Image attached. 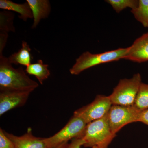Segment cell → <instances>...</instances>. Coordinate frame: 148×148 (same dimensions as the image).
Returning <instances> with one entry per match:
<instances>
[{"label":"cell","instance_id":"obj_21","mask_svg":"<svg viewBox=\"0 0 148 148\" xmlns=\"http://www.w3.org/2000/svg\"><path fill=\"white\" fill-rule=\"evenodd\" d=\"M138 122L148 125V109L140 112Z\"/></svg>","mask_w":148,"mask_h":148},{"label":"cell","instance_id":"obj_10","mask_svg":"<svg viewBox=\"0 0 148 148\" xmlns=\"http://www.w3.org/2000/svg\"><path fill=\"white\" fill-rule=\"evenodd\" d=\"M5 134L13 143L15 148H47L44 138L34 136L31 128H28L27 133L21 136L8 133L4 130Z\"/></svg>","mask_w":148,"mask_h":148},{"label":"cell","instance_id":"obj_12","mask_svg":"<svg viewBox=\"0 0 148 148\" xmlns=\"http://www.w3.org/2000/svg\"><path fill=\"white\" fill-rule=\"evenodd\" d=\"M0 8L17 12L20 15L19 18L24 21L33 18L32 10L27 1L24 3L18 4L10 0H0Z\"/></svg>","mask_w":148,"mask_h":148},{"label":"cell","instance_id":"obj_18","mask_svg":"<svg viewBox=\"0 0 148 148\" xmlns=\"http://www.w3.org/2000/svg\"><path fill=\"white\" fill-rule=\"evenodd\" d=\"M106 1L112 6L117 13L127 8L134 9L139 4V1L137 0H107Z\"/></svg>","mask_w":148,"mask_h":148},{"label":"cell","instance_id":"obj_22","mask_svg":"<svg viewBox=\"0 0 148 148\" xmlns=\"http://www.w3.org/2000/svg\"><path fill=\"white\" fill-rule=\"evenodd\" d=\"M69 142H65V143H61L58 145L56 146L55 147L51 148H66L67 145L69 144Z\"/></svg>","mask_w":148,"mask_h":148},{"label":"cell","instance_id":"obj_1","mask_svg":"<svg viewBox=\"0 0 148 148\" xmlns=\"http://www.w3.org/2000/svg\"><path fill=\"white\" fill-rule=\"evenodd\" d=\"M39 84L27 75L22 67L14 69L8 58L0 54V90L32 92Z\"/></svg>","mask_w":148,"mask_h":148},{"label":"cell","instance_id":"obj_9","mask_svg":"<svg viewBox=\"0 0 148 148\" xmlns=\"http://www.w3.org/2000/svg\"><path fill=\"white\" fill-rule=\"evenodd\" d=\"M123 59L142 63L148 61V32L135 40Z\"/></svg>","mask_w":148,"mask_h":148},{"label":"cell","instance_id":"obj_7","mask_svg":"<svg viewBox=\"0 0 148 148\" xmlns=\"http://www.w3.org/2000/svg\"><path fill=\"white\" fill-rule=\"evenodd\" d=\"M112 106L109 96L98 95L92 103L75 111L73 116L79 117L88 124L105 116Z\"/></svg>","mask_w":148,"mask_h":148},{"label":"cell","instance_id":"obj_17","mask_svg":"<svg viewBox=\"0 0 148 148\" xmlns=\"http://www.w3.org/2000/svg\"><path fill=\"white\" fill-rule=\"evenodd\" d=\"M14 15L9 11H1L0 12V33L8 34L15 31L13 27Z\"/></svg>","mask_w":148,"mask_h":148},{"label":"cell","instance_id":"obj_4","mask_svg":"<svg viewBox=\"0 0 148 148\" xmlns=\"http://www.w3.org/2000/svg\"><path fill=\"white\" fill-rule=\"evenodd\" d=\"M142 83L140 73L135 74L130 79H121L109 95L112 105L133 106Z\"/></svg>","mask_w":148,"mask_h":148},{"label":"cell","instance_id":"obj_8","mask_svg":"<svg viewBox=\"0 0 148 148\" xmlns=\"http://www.w3.org/2000/svg\"><path fill=\"white\" fill-rule=\"evenodd\" d=\"M31 92L18 90H0V116L12 109L24 106Z\"/></svg>","mask_w":148,"mask_h":148},{"label":"cell","instance_id":"obj_3","mask_svg":"<svg viewBox=\"0 0 148 148\" xmlns=\"http://www.w3.org/2000/svg\"><path fill=\"white\" fill-rule=\"evenodd\" d=\"M127 50L128 47L119 48L97 54L86 51L77 58L75 63L70 69V73L73 75H78L94 66L123 59Z\"/></svg>","mask_w":148,"mask_h":148},{"label":"cell","instance_id":"obj_2","mask_svg":"<svg viewBox=\"0 0 148 148\" xmlns=\"http://www.w3.org/2000/svg\"><path fill=\"white\" fill-rule=\"evenodd\" d=\"M116 136L111 131L107 114L101 119L88 123L82 137L83 146L108 148Z\"/></svg>","mask_w":148,"mask_h":148},{"label":"cell","instance_id":"obj_15","mask_svg":"<svg viewBox=\"0 0 148 148\" xmlns=\"http://www.w3.org/2000/svg\"><path fill=\"white\" fill-rule=\"evenodd\" d=\"M131 11L136 20L148 28V0H140L138 6Z\"/></svg>","mask_w":148,"mask_h":148},{"label":"cell","instance_id":"obj_19","mask_svg":"<svg viewBox=\"0 0 148 148\" xmlns=\"http://www.w3.org/2000/svg\"><path fill=\"white\" fill-rule=\"evenodd\" d=\"M0 148H15L12 141L6 136L1 128H0Z\"/></svg>","mask_w":148,"mask_h":148},{"label":"cell","instance_id":"obj_13","mask_svg":"<svg viewBox=\"0 0 148 148\" xmlns=\"http://www.w3.org/2000/svg\"><path fill=\"white\" fill-rule=\"evenodd\" d=\"M31 51V48L28 43L23 41L20 50L11 54L8 59L11 64L21 65L27 67L31 64L32 58Z\"/></svg>","mask_w":148,"mask_h":148},{"label":"cell","instance_id":"obj_20","mask_svg":"<svg viewBox=\"0 0 148 148\" xmlns=\"http://www.w3.org/2000/svg\"><path fill=\"white\" fill-rule=\"evenodd\" d=\"M84 142L82 138H77L72 140L71 142L69 143L66 148H81L83 146ZM91 148H100L97 147H93Z\"/></svg>","mask_w":148,"mask_h":148},{"label":"cell","instance_id":"obj_14","mask_svg":"<svg viewBox=\"0 0 148 148\" xmlns=\"http://www.w3.org/2000/svg\"><path fill=\"white\" fill-rule=\"evenodd\" d=\"M48 65L44 64L41 59L37 61L36 63L31 64L26 67L25 72L29 75L35 76L40 84H43L44 81L50 76V71Z\"/></svg>","mask_w":148,"mask_h":148},{"label":"cell","instance_id":"obj_6","mask_svg":"<svg viewBox=\"0 0 148 148\" xmlns=\"http://www.w3.org/2000/svg\"><path fill=\"white\" fill-rule=\"evenodd\" d=\"M140 112L133 106L112 105L108 113L109 125L112 132L116 135L125 125L138 122Z\"/></svg>","mask_w":148,"mask_h":148},{"label":"cell","instance_id":"obj_16","mask_svg":"<svg viewBox=\"0 0 148 148\" xmlns=\"http://www.w3.org/2000/svg\"><path fill=\"white\" fill-rule=\"evenodd\" d=\"M133 106L140 112L148 109V84L142 83Z\"/></svg>","mask_w":148,"mask_h":148},{"label":"cell","instance_id":"obj_11","mask_svg":"<svg viewBox=\"0 0 148 148\" xmlns=\"http://www.w3.org/2000/svg\"><path fill=\"white\" fill-rule=\"evenodd\" d=\"M32 10L34 23L32 29H35L41 20L47 18L51 11L50 2L48 0H27Z\"/></svg>","mask_w":148,"mask_h":148},{"label":"cell","instance_id":"obj_5","mask_svg":"<svg viewBox=\"0 0 148 148\" xmlns=\"http://www.w3.org/2000/svg\"><path fill=\"white\" fill-rule=\"evenodd\" d=\"M87 123L79 117L73 116L59 132L48 138H44L47 148H51L69 140L82 138Z\"/></svg>","mask_w":148,"mask_h":148}]
</instances>
